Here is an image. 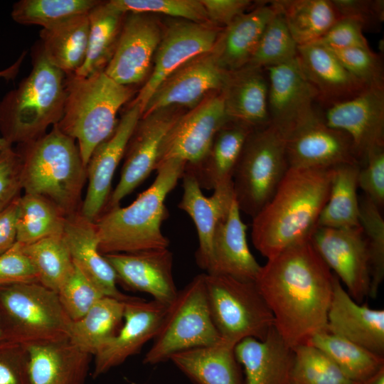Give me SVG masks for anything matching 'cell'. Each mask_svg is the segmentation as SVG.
Masks as SVG:
<instances>
[{
	"label": "cell",
	"instance_id": "6da1fadb",
	"mask_svg": "<svg viewBox=\"0 0 384 384\" xmlns=\"http://www.w3.org/2000/svg\"><path fill=\"white\" fill-rule=\"evenodd\" d=\"M334 277L310 239L261 266L255 283L272 313L274 328L290 347L326 330Z\"/></svg>",
	"mask_w": 384,
	"mask_h": 384
},
{
	"label": "cell",
	"instance_id": "7a4b0ae2",
	"mask_svg": "<svg viewBox=\"0 0 384 384\" xmlns=\"http://www.w3.org/2000/svg\"><path fill=\"white\" fill-rule=\"evenodd\" d=\"M334 168L288 169L270 200L252 218V244L262 256L272 258L310 239L328 200Z\"/></svg>",
	"mask_w": 384,
	"mask_h": 384
},
{
	"label": "cell",
	"instance_id": "3957f363",
	"mask_svg": "<svg viewBox=\"0 0 384 384\" xmlns=\"http://www.w3.org/2000/svg\"><path fill=\"white\" fill-rule=\"evenodd\" d=\"M186 163L170 159L159 164L151 185L128 206L105 210L94 222L101 254L166 249L161 226L168 217L165 200L182 178Z\"/></svg>",
	"mask_w": 384,
	"mask_h": 384
},
{
	"label": "cell",
	"instance_id": "277c9868",
	"mask_svg": "<svg viewBox=\"0 0 384 384\" xmlns=\"http://www.w3.org/2000/svg\"><path fill=\"white\" fill-rule=\"evenodd\" d=\"M31 58L30 73L0 102L1 136L11 146L43 137L63 114L65 74L48 61L39 42Z\"/></svg>",
	"mask_w": 384,
	"mask_h": 384
},
{
	"label": "cell",
	"instance_id": "5b68a950",
	"mask_svg": "<svg viewBox=\"0 0 384 384\" xmlns=\"http://www.w3.org/2000/svg\"><path fill=\"white\" fill-rule=\"evenodd\" d=\"M25 193L43 196L66 216L79 212L87 180L78 144L56 125L39 139L18 144Z\"/></svg>",
	"mask_w": 384,
	"mask_h": 384
},
{
	"label": "cell",
	"instance_id": "8992f818",
	"mask_svg": "<svg viewBox=\"0 0 384 384\" xmlns=\"http://www.w3.org/2000/svg\"><path fill=\"white\" fill-rule=\"evenodd\" d=\"M65 74L63 114L55 125L78 141L87 166L94 149L114 130L117 112L132 97L133 90L116 82L104 70L85 77Z\"/></svg>",
	"mask_w": 384,
	"mask_h": 384
},
{
	"label": "cell",
	"instance_id": "52a82bcc",
	"mask_svg": "<svg viewBox=\"0 0 384 384\" xmlns=\"http://www.w3.org/2000/svg\"><path fill=\"white\" fill-rule=\"evenodd\" d=\"M0 321L9 341L25 346L69 338L72 323L58 294L39 282L0 287Z\"/></svg>",
	"mask_w": 384,
	"mask_h": 384
},
{
	"label": "cell",
	"instance_id": "ba28073f",
	"mask_svg": "<svg viewBox=\"0 0 384 384\" xmlns=\"http://www.w3.org/2000/svg\"><path fill=\"white\" fill-rule=\"evenodd\" d=\"M287 139L270 124L252 130L245 143L232 181L240 210L252 218L268 203L289 169Z\"/></svg>",
	"mask_w": 384,
	"mask_h": 384
},
{
	"label": "cell",
	"instance_id": "9c48e42d",
	"mask_svg": "<svg viewBox=\"0 0 384 384\" xmlns=\"http://www.w3.org/2000/svg\"><path fill=\"white\" fill-rule=\"evenodd\" d=\"M210 316L222 340L235 346L246 338L263 340L274 319L255 281L205 273Z\"/></svg>",
	"mask_w": 384,
	"mask_h": 384
},
{
	"label": "cell",
	"instance_id": "30bf717a",
	"mask_svg": "<svg viewBox=\"0 0 384 384\" xmlns=\"http://www.w3.org/2000/svg\"><path fill=\"white\" fill-rule=\"evenodd\" d=\"M221 338L212 320L205 273L196 276L169 305L143 363L157 365L174 353L218 343Z\"/></svg>",
	"mask_w": 384,
	"mask_h": 384
},
{
	"label": "cell",
	"instance_id": "8fae6325",
	"mask_svg": "<svg viewBox=\"0 0 384 384\" xmlns=\"http://www.w3.org/2000/svg\"><path fill=\"white\" fill-rule=\"evenodd\" d=\"M310 241L356 302H361L369 296L370 261L361 225L348 228L317 227Z\"/></svg>",
	"mask_w": 384,
	"mask_h": 384
},
{
	"label": "cell",
	"instance_id": "7c38bea8",
	"mask_svg": "<svg viewBox=\"0 0 384 384\" xmlns=\"http://www.w3.org/2000/svg\"><path fill=\"white\" fill-rule=\"evenodd\" d=\"M265 70L268 80L270 124L288 139L320 115L314 108L316 91L306 78L297 58Z\"/></svg>",
	"mask_w": 384,
	"mask_h": 384
},
{
	"label": "cell",
	"instance_id": "4fadbf2b",
	"mask_svg": "<svg viewBox=\"0 0 384 384\" xmlns=\"http://www.w3.org/2000/svg\"><path fill=\"white\" fill-rule=\"evenodd\" d=\"M169 108L142 117L137 122L126 148L119 181L105 210L119 206L156 169L163 141L181 115Z\"/></svg>",
	"mask_w": 384,
	"mask_h": 384
},
{
	"label": "cell",
	"instance_id": "5bb4252c",
	"mask_svg": "<svg viewBox=\"0 0 384 384\" xmlns=\"http://www.w3.org/2000/svg\"><path fill=\"white\" fill-rule=\"evenodd\" d=\"M228 121L221 92L203 100L191 111L181 114L169 131L161 146L156 166L170 159L196 164L207 155L215 136Z\"/></svg>",
	"mask_w": 384,
	"mask_h": 384
},
{
	"label": "cell",
	"instance_id": "9a60e30c",
	"mask_svg": "<svg viewBox=\"0 0 384 384\" xmlns=\"http://www.w3.org/2000/svg\"><path fill=\"white\" fill-rule=\"evenodd\" d=\"M322 118L351 139L360 167L374 149L384 147V87L366 88L348 100L325 108Z\"/></svg>",
	"mask_w": 384,
	"mask_h": 384
},
{
	"label": "cell",
	"instance_id": "2e32d148",
	"mask_svg": "<svg viewBox=\"0 0 384 384\" xmlns=\"http://www.w3.org/2000/svg\"><path fill=\"white\" fill-rule=\"evenodd\" d=\"M130 106L121 116L112 134L92 151L86 166L88 186L80 213L95 222L103 212L110 196L112 178L124 156L131 135L142 112L137 103Z\"/></svg>",
	"mask_w": 384,
	"mask_h": 384
},
{
	"label": "cell",
	"instance_id": "e0dca14e",
	"mask_svg": "<svg viewBox=\"0 0 384 384\" xmlns=\"http://www.w3.org/2000/svg\"><path fill=\"white\" fill-rule=\"evenodd\" d=\"M208 23L181 21L171 25L161 36L150 77L132 102L142 112L160 83L176 69L198 56L211 53L219 33Z\"/></svg>",
	"mask_w": 384,
	"mask_h": 384
},
{
	"label": "cell",
	"instance_id": "ac0fdd59",
	"mask_svg": "<svg viewBox=\"0 0 384 384\" xmlns=\"http://www.w3.org/2000/svg\"><path fill=\"white\" fill-rule=\"evenodd\" d=\"M169 304L131 297L124 301V322L117 335L94 356L93 378L122 364L155 337Z\"/></svg>",
	"mask_w": 384,
	"mask_h": 384
},
{
	"label": "cell",
	"instance_id": "d6986e66",
	"mask_svg": "<svg viewBox=\"0 0 384 384\" xmlns=\"http://www.w3.org/2000/svg\"><path fill=\"white\" fill-rule=\"evenodd\" d=\"M161 36L158 23L147 14L127 13L114 54L104 72L122 85L130 87L142 82Z\"/></svg>",
	"mask_w": 384,
	"mask_h": 384
},
{
	"label": "cell",
	"instance_id": "ffe728a7",
	"mask_svg": "<svg viewBox=\"0 0 384 384\" xmlns=\"http://www.w3.org/2000/svg\"><path fill=\"white\" fill-rule=\"evenodd\" d=\"M227 73L222 70L210 53L183 65L155 90L146 102L142 117L174 105L193 108L211 91H222Z\"/></svg>",
	"mask_w": 384,
	"mask_h": 384
},
{
	"label": "cell",
	"instance_id": "44dd1931",
	"mask_svg": "<svg viewBox=\"0 0 384 384\" xmlns=\"http://www.w3.org/2000/svg\"><path fill=\"white\" fill-rule=\"evenodd\" d=\"M289 168L329 169L357 164L350 137L329 127L319 115L294 132L287 140Z\"/></svg>",
	"mask_w": 384,
	"mask_h": 384
},
{
	"label": "cell",
	"instance_id": "7402d4cb",
	"mask_svg": "<svg viewBox=\"0 0 384 384\" xmlns=\"http://www.w3.org/2000/svg\"><path fill=\"white\" fill-rule=\"evenodd\" d=\"M103 255L114 270L117 281L127 288L147 293L166 304L176 298L178 290L172 273L173 255L169 248Z\"/></svg>",
	"mask_w": 384,
	"mask_h": 384
},
{
	"label": "cell",
	"instance_id": "603a6c76",
	"mask_svg": "<svg viewBox=\"0 0 384 384\" xmlns=\"http://www.w3.org/2000/svg\"><path fill=\"white\" fill-rule=\"evenodd\" d=\"M326 330L384 357V310L359 304L335 275Z\"/></svg>",
	"mask_w": 384,
	"mask_h": 384
},
{
	"label": "cell",
	"instance_id": "cb8c5ba5",
	"mask_svg": "<svg viewBox=\"0 0 384 384\" xmlns=\"http://www.w3.org/2000/svg\"><path fill=\"white\" fill-rule=\"evenodd\" d=\"M298 62L324 108L348 100L366 88L327 47L314 42L298 46Z\"/></svg>",
	"mask_w": 384,
	"mask_h": 384
},
{
	"label": "cell",
	"instance_id": "d4e9b609",
	"mask_svg": "<svg viewBox=\"0 0 384 384\" xmlns=\"http://www.w3.org/2000/svg\"><path fill=\"white\" fill-rule=\"evenodd\" d=\"M183 193L178 208L193 220L198 238L196 260L207 272L213 262V239L216 226L228 213L235 196L233 183L214 189L205 196L195 176L185 171L182 176Z\"/></svg>",
	"mask_w": 384,
	"mask_h": 384
},
{
	"label": "cell",
	"instance_id": "484cf974",
	"mask_svg": "<svg viewBox=\"0 0 384 384\" xmlns=\"http://www.w3.org/2000/svg\"><path fill=\"white\" fill-rule=\"evenodd\" d=\"M63 238L74 265L106 297L125 301L131 297L117 287L114 270L99 250L94 222L77 212L66 216Z\"/></svg>",
	"mask_w": 384,
	"mask_h": 384
},
{
	"label": "cell",
	"instance_id": "4316f807",
	"mask_svg": "<svg viewBox=\"0 0 384 384\" xmlns=\"http://www.w3.org/2000/svg\"><path fill=\"white\" fill-rule=\"evenodd\" d=\"M26 346L29 384H85L92 356L69 338Z\"/></svg>",
	"mask_w": 384,
	"mask_h": 384
},
{
	"label": "cell",
	"instance_id": "83f0119b",
	"mask_svg": "<svg viewBox=\"0 0 384 384\" xmlns=\"http://www.w3.org/2000/svg\"><path fill=\"white\" fill-rule=\"evenodd\" d=\"M235 353L243 368L245 384H289L293 348L274 326L263 340L249 337L238 342Z\"/></svg>",
	"mask_w": 384,
	"mask_h": 384
},
{
	"label": "cell",
	"instance_id": "f1b7e54d",
	"mask_svg": "<svg viewBox=\"0 0 384 384\" xmlns=\"http://www.w3.org/2000/svg\"><path fill=\"white\" fill-rule=\"evenodd\" d=\"M260 267L248 247L247 225L241 219L234 198L228 213L216 226L213 239V262L207 274L255 281Z\"/></svg>",
	"mask_w": 384,
	"mask_h": 384
},
{
	"label": "cell",
	"instance_id": "f546056e",
	"mask_svg": "<svg viewBox=\"0 0 384 384\" xmlns=\"http://www.w3.org/2000/svg\"><path fill=\"white\" fill-rule=\"evenodd\" d=\"M275 12L270 1L259 3L220 31L210 54L222 70L231 73L247 65Z\"/></svg>",
	"mask_w": 384,
	"mask_h": 384
},
{
	"label": "cell",
	"instance_id": "4dcf8cb0",
	"mask_svg": "<svg viewBox=\"0 0 384 384\" xmlns=\"http://www.w3.org/2000/svg\"><path fill=\"white\" fill-rule=\"evenodd\" d=\"M221 92L230 120L240 122L252 129L270 124L268 80L265 69L246 65L227 73Z\"/></svg>",
	"mask_w": 384,
	"mask_h": 384
},
{
	"label": "cell",
	"instance_id": "1f68e13d",
	"mask_svg": "<svg viewBox=\"0 0 384 384\" xmlns=\"http://www.w3.org/2000/svg\"><path fill=\"white\" fill-rule=\"evenodd\" d=\"M169 361L193 384H245L235 346L222 339L174 353Z\"/></svg>",
	"mask_w": 384,
	"mask_h": 384
},
{
	"label": "cell",
	"instance_id": "d6a6232c",
	"mask_svg": "<svg viewBox=\"0 0 384 384\" xmlns=\"http://www.w3.org/2000/svg\"><path fill=\"white\" fill-rule=\"evenodd\" d=\"M254 130L230 120L218 132L207 155L194 165H186L201 188L215 189L233 183V173L245 143Z\"/></svg>",
	"mask_w": 384,
	"mask_h": 384
},
{
	"label": "cell",
	"instance_id": "836d02e7",
	"mask_svg": "<svg viewBox=\"0 0 384 384\" xmlns=\"http://www.w3.org/2000/svg\"><path fill=\"white\" fill-rule=\"evenodd\" d=\"M90 23L87 14L42 28L39 43L48 61L64 73H75L84 63Z\"/></svg>",
	"mask_w": 384,
	"mask_h": 384
},
{
	"label": "cell",
	"instance_id": "e575fe53",
	"mask_svg": "<svg viewBox=\"0 0 384 384\" xmlns=\"http://www.w3.org/2000/svg\"><path fill=\"white\" fill-rule=\"evenodd\" d=\"M124 301L102 297L82 317L72 321L70 341L95 356L119 331L124 321Z\"/></svg>",
	"mask_w": 384,
	"mask_h": 384
},
{
	"label": "cell",
	"instance_id": "d590c367",
	"mask_svg": "<svg viewBox=\"0 0 384 384\" xmlns=\"http://www.w3.org/2000/svg\"><path fill=\"white\" fill-rule=\"evenodd\" d=\"M270 2L283 17L297 46L317 41L341 18L331 0Z\"/></svg>",
	"mask_w": 384,
	"mask_h": 384
},
{
	"label": "cell",
	"instance_id": "8d00e7d4",
	"mask_svg": "<svg viewBox=\"0 0 384 384\" xmlns=\"http://www.w3.org/2000/svg\"><path fill=\"white\" fill-rule=\"evenodd\" d=\"M125 15L109 1H101L89 11L87 55L82 65L75 73L77 75L88 76L105 70L114 54Z\"/></svg>",
	"mask_w": 384,
	"mask_h": 384
},
{
	"label": "cell",
	"instance_id": "74e56055",
	"mask_svg": "<svg viewBox=\"0 0 384 384\" xmlns=\"http://www.w3.org/2000/svg\"><path fill=\"white\" fill-rule=\"evenodd\" d=\"M360 166L343 164L334 168L328 200L317 227L348 228L360 226L358 176Z\"/></svg>",
	"mask_w": 384,
	"mask_h": 384
},
{
	"label": "cell",
	"instance_id": "f35d334b",
	"mask_svg": "<svg viewBox=\"0 0 384 384\" xmlns=\"http://www.w3.org/2000/svg\"><path fill=\"white\" fill-rule=\"evenodd\" d=\"M306 343L326 353L354 383L366 380L384 367V357L326 330L314 334Z\"/></svg>",
	"mask_w": 384,
	"mask_h": 384
},
{
	"label": "cell",
	"instance_id": "ab89813d",
	"mask_svg": "<svg viewBox=\"0 0 384 384\" xmlns=\"http://www.w3.org/2000/svg\"><path fill=\"white\" fill-rule=\"evenodd\" d=\"M66 215L50 200L38 194L21 196L16 219V242L28 245L62 235Z\"/></svg>",
	"mask_w": 384,
	"mask_h": 384
},
{
	"label": "cell",
	"instance_id": "60d3db41",
	"mask_svg": "<svg viewBox=\"0 0 384 384\" xmlns=\"http://www.w3.org/2000/svg\"><path fill=\"white\" fill-rule=\"evenodd\" d=\"M21 245L36 269L38 282L58 293L74 268L63 234L49 236L31 244Z\"/></svg>",
	"mask_w": 384,
	"mask_h": 384
},
{
	"label": "cell",
	"instance_id": "b9f144b4",
	"mask_svg": "<svg viewBox=\"0 0 384 384\" xmlns=\"http://www.w3.org/2000/svg\"><path fill=\"white\" fill-rule=\"evenodd\" d=\"M99 0H20L14 4L12 19L22 25L47 28L77 16L87 14Z\"/></svg>",
	"mask_w": 384,
	"mask_h": 384
},
{
	"label": "cell",
	"instance_id": "7bdbcfd3",
	"mask_svg": "<svg viewBox=\"0 0 384 384\" xmlns=\"http://www.w3.org/2000/svg\"><path fill=\"white\" fill-rule=\"evenodd\" d=\"M292 348L289 384H355L319 348L308 343Z\"/></svg>",
	"mask_w": 384,
	"mask_h": 384
},
{
	"label": "cell",
	"instance_id": "ee69618b",
	"mask_svg": "<svg viewBox=\"0 0 384 384\" xmlns=\"http://www.w3.org/2000/svg\"><path fill=\"white\" fill-rule=\"evenodd\" d=\"M275 11L262 33L248 66L265 69L288 63L297 58L298 46L283 17Z\"/></svg>",
	"mask_w": 384,
	"mask_h": 384
},
{
	"label": "cell",
	"instance_id": "f6af8a7d",
	"mask_svg": "<svg viewBox=\"0 0 384 384\" xmlns=\"http://www.w3.org/2000/svg\"><path fill=\"white\" fill-rule=\"evenodd\" d=\"M359 222L367 245L370 267L369 296L375 297L384 279V219L381 210L365 196L359 197Z\"/></svg>",
	"mask_w": 384,
	"mask_h": 384
},
{
	"label": "cell",
	"instance_id": "bcb514c9",
	"mask_svg": "<svg viewBox=\"0 0 384 384\" xmlns=\"http://www.w3.org/2000/svg\"><path fill=\"white\" fill-rule=\"evenodd\" d=\"M119 11L127 13L161 14L179 17L197 23H208L201 0H110Z\"/></svg>",
	"mask_w": 384,
	"mask_h": 384
},
{
	"label": "cell",
	"instance_id": "7dc6e473",
	"mask_svg": "<svg viewBox=\"0 0 384 384\" xmlns=\"http://www.w3.org/2000/svg\"><path fill=\"white\" fill-rule=\"evenodd\" d=\"M57 294L64 311L72 321L82 317L100 299L105 297L75 265Z\"/></svg>",
	"mask_w": 384,
	"mask_h": 384
},
{
	"label": "cell",
	"instance_id": "c3c4849f",
	"mask_svg": "<svg viewBox=\"0 0 384 384\" xmlns=\"http://www.w3.org/2000/svg\"><path fill=\"white\" fill-rule=\"evenodd\" d=\"M331 50L343 66L367 87H384L382 58L370 48Z\"/></svg>",
	"mask_w": 384,
	"mask_h": 384
},
{
	"label": "cell",
	"instance_id": "681fc988",
	"mask_svg": "<svg viewBox=\"0 0 384 384\" xmlns=\"http://www.w3.org/2000/svg\"><path fill=\"white\" fill-rule=\"evenodd\" d=\"M0 384H29L25 345L9 340L0 342Z\"/></svg>",
	"mask_w": 384,
	"mask_h": 384
},
{
	"label": "cell",
	"instance_id": "f907efd6",
	"mask_svg": "<svg viewBox=\"0 0 384 384\" xmlns=\"http://www.w3.org/2000/svg\"><path fill=\"white\" fill-rule=\"evenodd\" d=\"M358 184L366 197L380 210L384 206V147L372 151L360 167Z\"/></svg>",
	"mask_w": 384,
	"mask_h": 384
},
{
	"label": "cell",
	"instance_id": "816d5d0a",
	"mask_svg": "<svg viewBox=\"0 0 384 384\" xmlns=\"http://www.w3.org/2000/svg\"><path fill=\"white\" fill-rule=\"evenodd\" d=\"M38 282L37 272L21 245L16 242L0 255V287Z\"/></svg>",
	"mask_w": 384,
	"mask_h": 384
},
{
	"label": "cell",
	"instance_id": "f5cc1de1",
	"mask_svg": "<svg viewBox=\"0 0 384 384\" xmlns=\"http://www.w3.org/2000/svg\"><path fill=\"white\" fill-rule=\"evenodd\" d=\"M23 191L21 161L19 154L11 146L0 149V213Z\"/></svg>",
	"mask_w": 384,
	"mask_h": 384
},
{
	"label": "cell",
	"instance_id": "db71d44e",
	"mask_svg": "<svg viewBox=\"0 0 384 384\" xmlns=\"http://www.w3.org/2000/svg\"><path fill=\"white\" fill-rule=\"evenodd\" d=\"M341 18L360 23L363 30L376 31L384 21L383 0H331Z\"/></svg>",
	"mask_w": 384,
	"mask_h": 384
},
{
	"label": "cell",
	"instance_id": "11a10c76",
	"mask_svg": "<svg viewBox=\"0 0 384 384\" xmlns=\"http://www.w3.org/2000/svg\"><path fill=\"white\" fill-rule=\"evenodd\" d=\"M363 28L358 21L340 18L317 41L331 50L355 48H370L363 34Z\"/></svg>",
	"mask_w": 384,
	"mask_h": 384
},
{
	"label": "cell",
	"instance_id": "9f6ffc18",
	"mask_svg": "<svg viewBox=\"0 0 384 384\" xmlns=\"http://www.w3.org/2000/svg\"><path fill=\"white\" fill-rule=\"evenodd\" d=\"M201 2L211 23L225 26L253 4L250 0H201Z\"/></svg>",
	"mask_w": 384,
	"mask_h": 384
},
{
	"label": "cell",
	"instance_id": "6f0895ef",
	"mask_svg": "<svg viewBox=\"0 0 384 384\" xmlns=\"http://www.w3.org/2000/svg\"><path fill=\"white\" fill-rule=\"evenodd\" d=\"M20 197L0 213V255L16 242V219Z\"/></svg>",
	"mask_w": 384,
	"mask_h": 384
},
{
	"label": "cell",
	"instance_id": "680465c9",
	"mask_svg": "<svg viewBox=\"0 0 384 384\" xmlns=\"http://www.w3.org/2000/svg\"><path fill=\"white\" fill-rule=\"evenodd\" d=\"M26 55V51H23L17 60L9 67L0 70V78L6 80L14 79L18 74L23 60ZM11 146L1 135H0V149Z\"/></svg>",
	"mask_w": 384,
	"mask_h": 384
},
{
	"label": "cell",
	"instance_id": "91938a15",
	"mask_svg": "<svg viewBox=\"0 0 384 384\" xmlns=\"http://www.w3.org/2000/svg\"><path fill=\"white\" fill-rule=\"evenodd\" d=\"M355 384H384V367L366 380Z\"/></svg>",
	"mask_w": 384,
	"mask_h": 384
},
{
	"label": "cell",
	"instance_id": "94428289",
	"mask_svg": "<svg viewBox=\"0 0 384 384\" xmlns=\"http://www.w3.org/2000/svg\"><path fill=\"white\" fill-rule=\"evenodd\" d=\"M6 340H8V339L6 338V336L4 334V331L3 330V328L1 326V324L0 321V342L3 341H6Z\"/></svg>",
	"mask_w": 384,
	"mask_h": 384
}]
</instances>
